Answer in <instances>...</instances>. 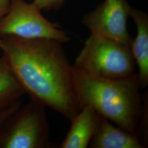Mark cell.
<instances>
[{"label":"cell","mask_w":148,"mask_h":148,"mask_svg":"<svg viewBox=\"0 0 148 148\" xmlns=\"http://www.w3.org/2000/svg\"><path fill=\"white\" fill-rule=\"evenodd\" d=\"M62 43L48 39L0 38V49L30 98L69 121L81 109L73 82V67Z\"/></svg>","instance_id":"obj_1"},{"label":"cell","mask_w":148,"mask_h":148,"mask_svg":"<svg viewBox=\"0 0 148 148\" xmlns=\"http://www.w3.org/2000/svg\"><path fill=\"white\" fill-rule=\"evenodd\" d=\"M73 67L74 87L81 109L90 106L117 126L139 136L146 108L142 104L138 74L108 79L91 76Z\"/></svg>","instance_id":"obj_2"},{"label":"cell","mask_w":148,"mask_h":148,"mask_svg":"<svg viewBox=\"0 0 148 148\" xmlns=\"http://www.w3.org/2000/svg\"><path fill=\"white\" fill-rule=\"evenodd\" d=\"M136 62L131 47L108 37L90 34L73 66L91 76L117 79L134 74Z\"/></svg>","instance_id":"obj_3"},{"label":"cell","mask_w":148,"mask_h":148,"mask_svg":"<svg viewBox=\"0 0 148 148\" xmlns=\"http://www.w3.org/2000/svg\"><path fill=\"white\" fill-rule=\"evenodd\" d=\"M46 106L30 98L10 117L0 129V148H49Z\"/></svg>","instance_id":"obj_4"},{"label":"cell","mask_w":148,"mask_h":148,"mask_svg":"<svg viewBox=\"0 0 148 148\" xmlns=\"http://www.w3.org/2000/svg\"><path fill=\"white\" fill-rule=\"evenodd\" d=\"M34 2L11 0L9 9L0 19V38L14 37L23 39H48L64 43L68 35L58 25L46 19Z\"/></svg>","instance_id":"obj_5"},{"label":"cell","mask_w":148,"mask_h":148,"mask_svg":"<svg viewBox=\"0 0 148 148\" xmlns=\"http://www.w3.org/2000/svg\"><path fill=\"white\" fill-rule=\"evenodd\" d=\"M131 8L127 0H105L86 14L82 23L90 34L111 38L131 47L132 40L127 22Z\"/></svg>","instance_id":"obj_6"},{"label":"cell","mask_w":148,"mask_h":148,"mask_svg":"<svg viewBox=\"0 0 148 148\" xmlns=\"http://www.w3.org/2000/svg\"><path fill=\"white\" fill-rule=\"evenodd\" d=\"M101 118L92 107L88 106L82 107L70 121V128L59 147L87 148L97 130Z\"/></svg>","instance_id":"obj_7"},{"label":"cell","mask_w":148,"mask_h":148,"mask_svg":"<svg viewBox=\"0 0 148 148\" xmlns=\"http://www.w3.org/2000/svg\"><path fill=\"white\" fill-rule=\"evenodd\" d=\"M92 148H144L139 136L111 123L101 116L97 130L90 143Z\"/></svg>","instance_id":"obj_8"},{"label":"cell","mask_w":148,"mask_h":148,"mask_svg":"<svg viewBox=\"0 0 148 148\" xmlns=\"http://www.w3.org/2000/svg\"><path fill=\"white\" fill-rule=\"evenodd\" d=\"M130 16L137 29V34L132 41L131 50L139 69L137 74L141 88H144L148 85V17L146 13L133 8Z\"/></svg>","instance_id":"obj_9"},{"label":"cell","mask_w":148,"mask_h":148,"mask_svg":"<svg viewBox=\"0 0 148 148\" xmlns=\"http://www.w3.org/2000/svg\"><path fill=\"white\" fill-rule=\"evenodd\" d=\"M25 94L5 57H0V110L21 101Z\"/></svg>","instance_id":"obj_10"},{"label":"cell","mask_w":148,"mask_h":148,"mask_svg":"<svg viewBox=\"0 0 148 148\" xmlns=\"http://www.w3.org/2000/svg\"><path fill=\"white\" fill-rule=\"evenodd\" d=\"M65 0H34L33 2L42 11H51L59 9Z\"/></svg>","instance_id":"obj_11"},{"label":"cell","mask_w":148,"mask_h":148,"mask_svg":"<svg viewBox=\"0 0 148 148\" xmlns=\"http://www.w3.org/2000/svg\"><path fill=\"white\" fill-rule=\"evenodd\" d=\"M21 106V101H19L9 107L0 110V129L5 123L7 120L11 116L12 114L14 113Z\"/></svg>","instance_id":"obj_12"},{"label":"cell","mask_w":148,"mask_h":148,"mask_svg":"<svg viewBox=\"0 0 148 148\" xmlns=\"http://www.w3.org/2000/svg\"><path fill=\"white\" fill-rule=\"evenodd\" d=\"M11 0H0V19L5 15L9 9Z\"/></svg>","instance_id":"obj_13"}]
</instances>
